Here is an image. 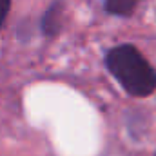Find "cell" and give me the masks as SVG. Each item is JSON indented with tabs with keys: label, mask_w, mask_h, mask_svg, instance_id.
I'll return each mask as SVG.
<instances>
[{
	"label": "cell",
	"mask_w": 156,
	"mask_h": 156,
	"mask_svg": "<svg viewBox=\"0 0 156 156\" xmlns=\"http://www.w3.org/2000/svg\"><path fill=\"white\" fill-rule=\"evenodd\" d=\"M104 64L129 96L147 98L156 93V69L133 44H120L105 53Z\"/></svg>",
	"instance_id": "6da1fadb"
},
{
	"label": "cell",
	"mask_w": 156,
	"mask_h": 156,
	"mask_svg": "<svg viewBox=\"0 0 156 156\" xmlns=\"http://www.w3.org/2000/svg\"><path fill=\"white\" fill-rule=\"evenodd\" d=\"M62 26H64V2L56 0L45 9L42 16V31L47 37H55L60 33Z\"/></svg>",
	"instance_id": "7a4b0ae2"
},
{
	"label": "cell",
	"mask_w": 156,
	"mask_h": 156,
	"mask_svg": "<svg viewBox=\"0 0 156 156\" xmlns=\"http://www.w3.org/2000/svg\"><path fill=\"white\" fill-rule=\"evenodd\" d=\"M138 2L140 0H104V11L113 16L129 18L134 15Z\"/></svg>",
	"instance_id": "3957f363"
},
{
	"label": "cell",
	"mask_w": 156,
	"mask_h": 156,
	"mask_svg": "<svg viewBox=\"0 0 156 156\" xmlns=\"http://www.w3.org/2000/svg\"><path fill=\"white\" fill-rule=\"evenodd\" d=\"M9 9H11V0H0V29L9 15Z\"/></svg>",
	"instance_id": "277c9868"
},
{
	"label": "cell",
	"mask_w": 156,
	"mask_h": 156,
	"mask_svg": "<svg viewBox=\"0 0 156 156\" xmlns=\"http://www.w3.org/2000/svg\"><path fill=\"white\" fill-rule=\"evenodd\" d=\"M154 156H156V153H154Z\"/></svg>",
	"instance_id": "5b68a950"
}]
</instances>
